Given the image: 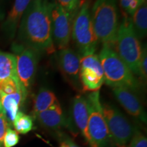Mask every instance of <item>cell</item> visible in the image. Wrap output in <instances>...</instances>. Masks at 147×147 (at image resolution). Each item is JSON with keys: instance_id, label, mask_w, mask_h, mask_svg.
<instances>
[{"instance_id": "obj_23", "label": "cell", "mask_w": 147, "mask_h": 147, "mask_svg": "<svg viewBox=\"0 0 147 147\" xmlns=\"http://www.w3.org/2000/svg\"><path fill=\"white\" fill-rule=\"evenodd\" d=\"M57 3L73 18L81 6V0H57Z\"/></svg>"}, {"instance_id": "obj_16", "label": "cell", "mask_w": 147, "mask_h": 147, "mask_svg": "<svg viewBox=\"0 0 147 147\" xmlns=\"http://www.w3.org/2000/svg\"><path fill=\"white\" fill-rule=\"evenodd\" d=\"M26 97L27 95L23 93L5 94L0 91V102L4 109L9 123L13 122Z\"/></svg>"}, {"instance_id": "obj_10", "label": "cell", "mask_w": 147, "mask_h": 147, "mask_svg": "<svg viewBox=\"0 0 147 147\" xmlns=\"http://www.w3.org/2000/svg\"><path fill=\"white\" fill-rule=\"evenodd\" d=\"M80 80L83 91H99L104 83L102 66L96 54L80 57Z\"/></svg>"}, {"instance_id": "obj_5", "label": "cell", "mask_w": 147, "mask_h": 147, "mask_svg": "<svg viewBox=\"0 0 147 147\" xmlns=\"http://www.w3.org/2000/svg\"><path fill=\"white\" fill-rule=\"evenodd\" d=\"M71 38L80 57L95 54L99 42L92 25L90 0L82 3L74 18Z\"/></svg>"}, {"instance_id": "obj_26", "label": "cell", "mask_w": 147, "mask_h": 147, "mask_svg": "<svg viewBox=\"0 0 147 147\" xmlns=\"http://www.w3.org/2000/svg\"><path fill=\"white\" fill-rule=\"evenodd\" d=\"M19 136L15 130L9 127L5 132L3 139V147H14L19 142Z\"/></svg>"}, {"instance_id": "obj_19", "label": "cell", "mask_w": 147, "mask_h": 147, "mask_svg": "<svg viewBox=\"0 0 147 147\" xmlns=\"http://www.w3.org/2000/svg\"><path fill=\"white\" fill-rule=\"evenodd\" d=\"M134 30L139 39H143L147 34L146 1L130 16Z\"/></svg>"}, {"instance_id": "obj_30", "label": "cell", "mask_w": 147, "mask_h": 147, "mask_svg": "<svg viewBox=\"0 0 147 147\" xmlns=\"http://www.w3.org/2000/svg\"><path fill=\"white\" fill-rule=\"evenodd\" d=\"M60 147H67V145H66L65 144V143H62V144H61V146Z\"/></svg>"}, {"instance_id": "obj_18", "label": "cell", "mask_w": 147, "mask_h": 147, "mask_svg": "<svg viewBox=\"0 0 147 147\" xmlns=\"http://www.w3.org/2000/svg\"><path fill=\"white\" fill-rule=\"evenodd\" d=\"M10 78H18L16 57L12 53L0 51V81Z\"/></svg>"}, {"instance_id": "obj_3", "label": "cell", "mask_w": 147, "mask_h": 147, "mask_svg": "<svg viewBox=\"0 0 147 147\" xmlns=\"http://www.w3.org/2000/svg\"><path fill=\"white\" fill-rule=\"evenodd\" d=\"M104 75V82L111 87H123L138 91L140 83L113 47L102 45L98 55Z\"/></svg>"}, {"instance_id": "obj_31", "label": "cell", "mask_w": 147, "mask_h": 147, "mask_svg": "<svg viewBox=\"0 0 147 147\" xmlns=\"http://www.w3.org/2000/svg\"><path fill=\"white\" fill-rule=\"evenodd\" d=\"M85 1H87V0H81V4H82Z\"/></svg>"}, {"instance_id": "obj_11", "label": "cell", "mask_w": 147, "mask_h": 147, "mask_svg": "<svg viewBox=\"0 0 147 147\" xmlns=\"http://www.w3.org/2000/svg\"><path fill=\"white\" fill-rule=\"evenodd\" d=\"M56 57L59 68L64 77L74 87H80V57L78 53L67 47L58 50Z\"/></svg>"}, {"instance_id": "obj_12", "label": "cell", "mask_w": 147, "mask_h": 147, "mask_svg": "<svg viewBox=\"0 0 147 147\" xmlns=\"http://www.w3.org/2000/svg\"><path fill=\"white\" fill-rule=\"evenodd\" d=\"M113 91L116 99L129 115L143 123H146V114L140 101L134 91L123 87H114Z\"/></svg>"}, {"instance_id": "obj_6", "label": "cell", "mask_w": 147, "mask_h": 147, "mask_svg": "<svg viewBox=\"0 0 147 147\" xmlns=\"http://www.w3.org/2000/svg\"><path fill=\"white\" fill-rule=\"evenodd\" d=\"M102 111L110 140L117 147H127L135 127L115 106L105 103L102 105Z\"/></svg>"}, {"instance_id": "obj_20", "label": "cell", "mask_w": 147, "mask_h": 147, "mask_svg": "<svg viewBox=\"0 0 147 147\" xmlns=\"http://www.w3.org/2000/svg\"><path fill=\"white\" fill-rule=\"evenodd\" d=\"M15 131L21 134H26L32 130L34 121L31 116L19 111L12 122Z\"/></svg>"}, {"instance_id": "obj_24", "label": "cell", "mask_w": 147, "mask_h": 147, "mask_svg": "<svg viewBox=\"0 0 147 147\" xmlns=\"http://www.w3.org/2000/svg\"><path fill=\"white\" fill-rule=\"evenodd\" d=\"M127 147H147L146 137L137 127H135Z\"/></svg>"}, {"instance_id": "obj_9", "label": "cell", "mask_w": 147, "mask_h": 147, "mask_svg": "<svg viewBox=\"0 0 147 147\" xmlns=\"http://www.w3.org/2000/svg\"><path fill=\"white\" fill-rule=\"evenodd\" d=\"M50 19L51 37L55 50L68 47L74 18L56 1H51Z\"/></svg>"}, {"instance_id": "obj_4", "label": "cell", "mask_w": 147, "mask_h": 147, "mask_svg": "<svg viewBox=\"0 0 147 147\" xmlns=\"http://www.w3.org/2000/svg\"><path fill=\"white\" fill-rule=\"evenodd\" d=\"M113 49L132 73L138 77V65L142 46L134 30L131 18L125 14H123L119 23Z\"/></svg>"}, {"instance_id": "obj_1", "label": "cell", "mask_w": 147, "mask_h": 147, "mask_svg": "<svg viewBox=\"0 0 147 147\" xmlns=\"http://www.w3.org/2000/svg\"><path fill=\"white\" fill-rule=\"evenodd\" d=\"M49 0H32L19 24L17 42L40 53L56 51L51 30Z\"/></svg>"}, {"instance_id": "obj_2", "label": "cell", "mask_w": 147, "mask_h": 147, "mask_svg": "<svg viewBox=\"0 0 147 147\" xmlns=\"http://www.w3.org/2000/svg\"><path fill=\"white\" fill-rule=\"evenodd\" d=\"M91 18L99 43L113 48L120 23L117 0H96L91 9Z\"/></svg>"}, {"instance_id": "obj_17", "label": "cell", "mask_w": 147, "mask_h": 147, "mask_svg": "<svg viewBox=\"0 0 147 147\" xmlns=\"http://www.w3.org/2000/svg\"><path fill=\"white\" fill-rule=\"evenodd\" d=\"M56 95L50 90L42 88L34 98L33 106V117L36 119L37 115L45 111L57 101Z\"/></svg>"}, {"instance_id": "obj_15", "label": "cell", "mask_w": 147, "mask_h": 147, "mask_svg": "<svg viewBox=\"0 0 147 147\" xmlns=\"http://www.w3.org/2000/svg\"><path fill=\"white\" fill-rule=\"evenodd\" d=\"M36 119L46 128L59 129L66 125V119L58 100L47 110L38 114Z\"/></svg>"}, {"instance_id": "obj_29", "label": "cell", "mask_w": 147, "mask_h": 147, "mask_svg": "<svg viewBox=\"0 0 147 147\" xmlns=\"http://www.w3.org/2000/svg\"><path fill=\"white\" fill-rule=\"evenodd\" d=\"M61 137L62 141H63V142L65 143V144L67 145V147H79L78 146V145L70 138L66 136V135H61Z\"/></svg>"}, {"instance_id": "obj_13", "label": "cell", "mask_w": 147, "mask_h": 147, "mask_svg": "<svg viewBox=\"0 0 147 147\" xmlns=\"http://www.w3.org/2000/svg\"><path fill=\"white\" fill-rule=\"evenodd\" d=\"M72 115L74 121L80 129L90 147H98L91 136L88 126V109L87 99L82 95H76L72 102Z\"/></svg>"}, {"instance_id": "obj_14", "label": "cell", "mask_w": 147, "mask_h": 147, "mask_svg": "<svg viewBox=\"0 0 147 147\" xmlns=\"http://www.w3.org/2000/svg\"><path fill=\"white\" fill-rule=\"evenodd\" d=\"M31 1L32 0H14L1 26L3 34L8 39L12 40L16 36L22 17Z\"/></svg>"}, {"instance_id": "obj_27", "label": "cell", "mask_w": 147, "mask_h": 147, "mask_svg": "<svg viewBox=\"0 0 147 147\" xmlns=\"http://www.w3.org/2000/svg\"><path fill=\"white\" fill-rule=\"evenodd\" d=\"M9 121L1 102H0V147L3 146V139L7 129L9 128Z\"/></svg>"}, {"instance_id": "obj_7", "label": "cell", "mask_w": 147, "mask_h": 147, "mask_svg": "<svg viewBox=\"0 0 147 147\" xmlns=\"http://www.w3.org/2000/svg\"><path fill=\"white\" fill-rule=\"evenodd\" d=\"M87 99L88 126L91 136L98 147H108L110 137L102 111L100 91L90 93Z\"/></svg>"}, {"instance_id": "obj_28", "label": "cell", "mask_w": 147, "mask_h": 147, "mask_svg": "<svg viewBox=\"0 0 147 147\" xmlns=\"http://www.w3.org/2000/svg\"><path fill=\"white\" fill-rule=\"evenodd\" d=\"M8 0H0V21L4 20L5 16V12H6V3Z\"/></svg>"}, {"instance_id": "obj_21", "label": "cell", "mask_w": 147, "mask_h": 147, "mask_svg": "<svg viewBox=\"0 0 147 147\" xmlns=\"http://www.w3.org/2000/svg\"><path fill=\"white\" fill-rule=\"evenodd\" d=\"M0 91L5 94L23 93L27 95L28 91L24 88L18 78H7L0 81Z\"/></svg>"}, {"instance_id": "obj_8", "label": "cell", "mask_w": 147, "mask_h": 147, "mask_svg": "<svg viewBox=\"0 0 147 147\" xmlns=\"http://www.w3.org/2000/svg\"><path fill=\"white\" fill-rule=\"evenodd\" d=\"M11 49L16 57L18 80L28 91L34 80L41 53L17 42L12 43Z\"/></svg>"}, {"instance_id": "obj_25", "label": "cell", "mask_w": 147, "mask_h": 147, "mask_svg": "<svg viewBox=\"0 0 147 147\" xmlns=\"http://www.w3.org/2000/svg\"><path fill=\"white\" fill-rule=\"evenodd\" d=\"M138 77L143 81H146L147 78V49L146 45L142 47L140 59L138 65Z\"/></svg>"}, {"instance_id": "obj_22", "label": "cell", "mask_w": 147, "mask_h": 147, "mask_svg": "<svg viewBox=\"0 0 147 147\" xmlns=\"http://www.w3.org/2000/svg\"><path fill=\"white\" fill-rule=\"evenodd\" d=\"M118 1L124 14L130 16L143 3L146 2V0H118Z\"/></svg>"}]
</instances>
